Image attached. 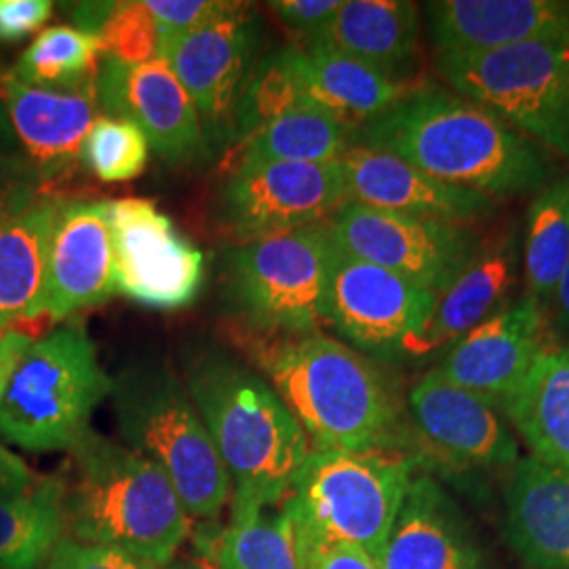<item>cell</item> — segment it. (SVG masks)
<instances>
[{
  "instance_id": "cell-1",
  "label": "cell",
  "mask_w": 569,
  "mask_h": 569,
  "mask_svg": "<svg viewBox=\"0 0 569 569\" xmlns=\"http://www.w3.org/2000/svg\"><path fill=\"white\" fill-rule=\"evenodd\" d=\"M260 371L317 451H406V409L387 371L359 350L319 331L241 338Z\"/></svg>"
},
{
  "instance_id": "cell-2",
  "label": "cell",
  "mask_w": 569,
  "mask_h": 569,
  "mask_svg": "<svg viewBox=\"0 0 569 569\" xmlns=\"http://www.w3.org/2000/svg\"><path fill=\"white\" fill-rule=\"evenodd\" d=\"M355 142L491 199L540 188L555 169L547 150L496 114L428 84L367 122Z\"/></svg>"
},
{
  "instance_id": "cell-3",
  "label": "cell",
  "mask_w": 569,
  "mask_h": 569,
  "mask_svg": "<svg viewBox=\"0 0 569 569\" xmlns=\"http://www.w3.org/2000/svg\"><path fill=\"white\" fill-rule=\"evenodd\" d=\"M186 388L230 481L232 500L281 507L310 453V441L258 369L220 348L186 361Z\"/></svg>"
},
{
  "instance_id": "cell-4",
  "label": "cell",
  "mask_w": 569,
  "mask_h": 569,
  "mask_svg": "<svg viewBox=\"0 0 569 569\" xmlns=\"http://www.w3.org/2000/svg\"><path fill=\"white\" fill-rule=\"evenodd\" d=\"M68 538L129 552L163 569L192 533V519L159 468L122 443L89 430L70 449Z\"/></svg>"
},
{
  "instance_id": "cell-5",
  "label": "cell",
  "mask_w": 569,
  "mask_h": 569,
  "mask_svg": "<svg viewBox=\"0 0 569 569\" xmlns=\"http://www.w3.org/2000/svg\"><path fill=\"white\" fill-rule=\"evenodd\" d=\"M112 403L122 446L152 462L194 521H218L232 481L182 380L164 366H136L114 378Z\"/></svg>"
},
{
  "instance_id": "cell-6",
  "label": "cell",
  "mask_w": 569,
  "mask_h": 569,
  "mask_svg": "<svg viewBox=\"0 0 569 569\" xmlns=\"http://www.w3.org/2000/svg\"><path fill=\"white\" fill-rule=\"evenodd\" d=\"M418 465L399 449H310L283 509L302 536L355 547L378 561Z\"/></svg>"
},
{
  "instance_id": "cell-7",
  "label": "cell",
  "mask_w": 569,
  "mask_h": 569,
  "mask_svg": "<svg viewBox=\"0 0 569 569\" xmlns=\"http://www.w3.org/2000/svg\"><path fill=\"white\" fill-rule=\"evenodd\" d=\"M112 388L84 327H60L13 367L0 399V439L32 453L70 451Z\"/></svg>"
},
{
  "instance_id": "cell-8",
  "label": "cell",
  "mask_w": 569,
  "mask_h": 569,
  "mask_svg": "<svg viewBox=\"0 0 569 569\" xmlns=\"http://www.w3.org/2000/svg\"><path fill=\"white\" fill-rule=\"evenodd\" d=\"M437 66L458 96L569 161V42L439 56Z\"/></svg>"
},
{
  "instance_id": "cell-9",
  "label": "cell",
  "mask_w": 569,
  "mask_h": 569,
  "mask_svg": "<svg viewBox=\"0 0 569 569\" xmlns=\"http://www.w3.org/2000/svg\"><path fill=\"white\" fill-rule=\"evenodd\" d=\"M333 249L327 222L232 249L226 258V284L244 329L305 333L326 326Z\"/></svg>"
},
{
  "instance_id": "cell-10",
  "label": "cell",
  "mask_w": 569,
  "mask_h": 569,
  "mask_svg": "<svg viewBox=\"0 0 569 569\" xmlns=\"http://www.w3.org/2000/svg\"><path fill=\"white\" fill-rule=\"evenodd\" d=\"M348 256L441 293L472 260L479 237L470 226L348 203L327 222Z\"/></svg>"
},
{
  "instance_id": "cell-11",
  "label": "cell",
  "mask_w": 569,
  "mask_h": 569,
  "mask_svg": "<svg viewBox=\"0 0 569 569\" xmlns=\"http://www.w3.org/2000/svg\"><path fill=\"white\" fill-rule=\"evenodd\" d=\"M258 47L260 23L244 2H232L216 20L164 41L163 58L197 106L211 152L234 146L239 103Z\"/></svg>"
},
{
  "instance_id": "cell-12",
  "label": "cell",
  "mask_w": 569,
  "mask_h": 569,
  "mask_svg": "<svg viewBox=\"0 0 569 569\" xmlns=\"http://www.w3.org/2000/svg\"><path fill=\"white\" fill-rule=\"evenodd\" d=\"M346 203L340 161L244 164L226 173L218 192V220L230 239L244 244L326 224Z\"/></svg>"
},
{
  "instance_id": "cell-13",
  "label": "cell",
  "mask_w": 569,
  "mask_h": 569,
  "mask_svg": "<svg viewBox=\"0 0 569 569\" xmlns=\"http://www.w3.org/2000/svg\"><path fill=\"white\" fill-rule=\"evenodd\" d=\"M112 239L114 289L154 310L194 302L203 284L204 258L157 204L146 199L106 201Z\"/></svg>"
},
{
  "instance_id": "cell-14",
  "label": "cell",
  "mask_w": 569,
  "mask_h": 569,
  "mask_svg": "<svg viewBox=\"0 0 569 569\" xmlns=\"http://www.w3.org/2000/svg\"><path fill=\"white\" fill-rule=\"evenodd\" d=\"M435 300L437 293L361 262L336 244L327 289V326L369 359L407 355Z\"/></svg>"
},
{
  "instance_id": "cell-15",
  "label": "cell",
  "mask_w": 569,
  "mask_h": 569,
  "mask_svg": "<svg viewBox=\"0 0 569 569\" xmlns=\"http://www.w3.org/2000/svg\"><path fill=\"white\" fill-rule=\"evenodd\" d=\"M96 103L106 117L136 122L167 163L192 164L211 157L197 106L164 58L124 63L103 56Z\"/></svg>"
},
{
  "instance_id": "cell-16",
  "label": "cell",
  "mask_w": 569,
  "mask_h": 569,
  "mask_svg": "<svg viewBox=\"0 0 569 569\" xmlns=\"http://www.w3.org/2000/svg\"><path fill=\"white\" fill-rule=\"evenodd\" d=\"M555 348L545 308L526 298L449 346L437 369L449 382L502 409L536 363Z\"/></svg>"
},
{
  "instance_id": "cell-17",
  "label": "cell",
  "mask_w": 569,
  "mask_h": 569,
  "mask_svg": "<svg viewBox=\"0 0 569 569\" xmlns=\"http://www.w3.org/2000/svg\"><path fill=\"white\" fill-rule=\"evenodd\" d=\"M416 435L437 458L460 467H510L519 446L496 407L449 382L435 367L407 395Z\"/></svg>"
},
{
  "instance_id": "cell-18",
  "label": "cell",
  "mask_w": 569,
  "mask_h": 569,
  "mask_svg": "<svg viewBox=\"0 0 569 569\" xmlns=\"http://www.w3.org/2000/svg\"><path fill=\"white\" fill-rule=\"evenodd\" d=\"M340 164L352 203L460 226L481 222L498 209V201L488 194L441 182L366 143H352Z\"/></svg>"
},
{
  "instance_id": "cell-19",
  "label": "cell",
  "mask_w": 569,
  "mask_h": 569,
  "mask_svg": "<svg viewBox=\"0 0 569 569\" xmlns=\"http://www.w3.org/2000/svg\"><path fill=\"white\" fill-rule=\"evenodd\" d=\"M0 98L13 127L20 154L42 186L60 182L82 164V143L96 122V91H58L0 77Z\"/></svg>"
},
{
  "instance_id": "cell-20",
  "label": "cell",
  "mask_w": 569,
  "mask_h": 569,
  "mask_svg": "<svg viewBox=\"0 0 569 569\" xmlns=\"http://www.w3.org/2000/svg\"><path fill=\"white\" fill-rule=\"evenodd\" d=\"M427 20L439 56L569 42L566 0H437L427 2Z\"/></svg>"
},
{
  "instance_id": "cell-21",
  "label": "cell",
  "mask_w": 569,
  "mask_h": 569,
  "mask_svg": "<svg viewBox=\"0 0 569 569\" xmlns=\"http://www.w3.org/2000/svg\"><path fill=\"white\" fill-rule=\"evenodd\" d=\"M112 239L103 203H60L49 243L42 315H68L106 302L114 289Z\"/></svg>"
},
{
  "instance_id": "cell-22",
  "label": "cell",
  "mask_w": 569,
  "mask_h": 569,
  "mask_svg": "<svg viewBox=\"0 0 569 569\" xmlns=\"http://www.w3.org/2000/svg\"><path fill=\"white\" fill-rule=\"evenodd\" d=\"M281 56L306 96L355 133L425 87L418 79H395L371 63L317 42L287 47Z\"/></svg>"
},
{
  "instance_id": "cell-23",
  "label": "cell",
  "mask_w": 569,
  "mask_h": 569,
  "mask_svg": "<svg viewBox=\"0 0 569 569\" xmlns=\"http://www.w3.org/2000/svg\"><path fill=\"white\" fill-rule=\"evenodd\" d=\"M515 281L517 247L512 234H498L491 243L479 244L467 268L437 296L407 355L425 357L458 342L470 329L507 308Z\"/></svg>"
},
{
  "instance_id": "cell-24",
  "label": "cell",
  "mask_w": 569,
  "mask_h": 569,
  "mask_svg": "<svg viewBox=\"0 0 569 569\" xmlns=\"http://www.w3.org/2000/svg\"><path fill=\"white\" fill-rule=\"evenodd\" d=\"M507 538L531 569H569V472L519 458L507 489Z\"/></svg>"
},
{
  "instance_id": "cell-25",
  "label": "cell",
  "mask_w": 569,
  "mask_h": 569,
  "mask_svg": "<svg viewBox=\"0 0 569 569\" xmlns=\"http://www.w3.org/2000/svg\"><path fill=\"white\" fill-rule=\"evenodd\" d=\"M380 569H477L479 557L448 493L416 475L378 559Z\"/></svg>"
},
{
  "instance_id": "cell-26",
  "label": "cell",
  "mask_w": 569,
  "mask_h": 569,
  "mask_svg": "<svg viewBox=\"0 0 569 569\" xmlns=\"http://www.w3.org/2000/svg\"><path fill=\"white\" fill-rule=\"evenodd\" d=\"M312 42L409 81L420 53V9L409 0H342Z\"/></svg>"
},
{
  "instance_id": "cell-27",
  "label": "cell",
  "mask_w": 569,
  "mask_h": 569,
  "mask_svg": "<svg viewBox=\"0 0 569 569\" xmlns=\"http://www.w3.org/2000/svg\"><path fill=\"white\" fill-rule=\"evenodd\" d=\"M58 211L60 201L41 199L0 228V331L42 315Z\"/></svg>"
},
{
  "instance_id": "cell-28",
  "label": "cell",
  "mask_w": 569,
  "mask_h": 569,
  "mask_svg": "<svg viewBox=\"0 0 569 569\" xmlns=\"http://www.w3.org/2000/svg\"><path fill=\"white\" fill-rule=\"evenodd\" d=\"M529 456L569 472V346H557L502 406Z\"/></svg>"
},
{
  "instance_id": "cell-29",
  "label": "cell",
  "mask_w": 569,
  "mask_h": 569,
  "mask_svg": "<svg viewBox=\"0 0 569 569\" xmlns=\"http://www.w3.org/2000/svg\"><path fill=\"white\" fill-rule=\"evenodd\" d=\"M357 133L323 106L293 103L277 119L230 150L228 169L262 163H331L355 143Z\"/></svg>"
},
{
  "instance_id": "cell-30",
  "label": "cell",
  "mask_w": 569,
  "mask_h": 569,
  "mask_svg": "<svg viewBox=\"0 0 569 569\" xmlns=\"http://www.w3.org/2000/svg\"><path fill=\"white\" fill-rule=\"evenodd\" d=\"M216 545V569H306L300 531L281 507L230 502Z\"/></svg>"
},
{
  "instance_id": "cell-31",
  "label": "cell",
  "mask_w": 569,
  "mask_h": 569,
  "mask_svg": "<svg viewBox=\"0 0 569 569\" xmlns=\"http://www.w3.org/2000/svg\"><path fill=\"white\" fill-rule=\"evenodd\" d=\"M66 483L41 477L20 496L0 500V569H41L68 536Z\"/></svg>"
},
{
  "instance_id": "cell-32",
  "label": "cell",
  "mask_w": 569,
  "mask_h": 569,
  "mask_svg": "<svg viewBox=\"0 0 569 569\" xmlns=\"http://www.w3.org/2000/svg\"><path fill=\"white\" fill-rule=\"evenodd\" d=\"M102 42L74 26L42 30L11 70L20 81L58 91H96Z\"/></svg>"
},
{
  "instance_id": "cell-33",
  "label": "cell",
  "mask_w": 569,
  "mask_h": 569,
  "mask_svg": "<svg viewBox=\"0 0 569 569\" xmlns=\"http://www.w3.org/2000/svg\"><path fill=\"white\" fill-rule=\"evenodd\" d=\"M569 260V173L547 186L529 207L526 279L529 300L549 306Z\"/></svg>"
},
{
  "instance_id": "cell-34",
  "label": "cell",
  "mask_w": 569,
  "mask_h": 569,
  "mask_svg": "<svg viewBox=\"0 0 569 569\" xmlns=\"http://www.w3.org/2000/svg\"><path fill=\"white\" fill-rule=\"evenodd\" d=\"M150 142L136 122L100 117L82 143V164L106 183L140 178L148 164Z\"/></svg>"
},
{
  "instance_id": "cell-35",
  "label": "cell",
  "mask_w": 569,
  "mask_h": 569,
  "mask_svg": "<svg viewBox=\"0 0 569 569\" xmlns=\"http://www.w3.org/2000/svg\"><path fill=\"white\" fill-rule=\"evenodd\" d=\"M305 98L306 93L291 77L281 51L260 58L249 74L239 103L234 146Z\"/></svg>"
},
{
  "instance_id": "cell-36",
  "label": "cell",
  "mask_w": 569,
  "mask_h": 569,
  "mask_svg": "<svg viewBox=\"0 0 569 569\" xmlns=\"http://www.w3.org/2000/svg\"><path fill=\"white\" fill-rule=\"evenodd\" d=\"M103 56L124 63L163 58L164 37L142 0L114 2L100 32Z\"/></svg>"
},
{
  "instance_id": "cell-37",
  "label": "cell",
  "mask_w": 569,
  "mask_h": 569,
  "mask_svg": "<svg viewBox=\"0 0 569 569\" xmlns=\"http://www.w3.org/2000/svg\"><path fill=\"white\" fill-rule=\"evenodd\" d=\"M39 173L21 154L0 157V228L41 201Z\"/></svg>"
},
{
  "instance_id": "cell-38",
  "label": "cell",
  "mask_w": 569,
  "mask_h": 569,
  "mask_svg": "<svg viewBox=\"0 0 569 569\" xmlns=\"http://www.w3.org/2000/svg\"><path fill=\"white\" fill-rule=\"evenodd\" d=\"M42 569H159L110 547L63 538Z\"/></svg>"
},
{
  "instance_id": "cell-39",
  "label": "cell",
  "mask_w": 569,
  "mask_h": 569,
  "mask_svg": "<svg viewBox=\"0 0 569 569\" xmlns=\"http://www.w3.org/2000/svg\"><path fill=\"white\" fill-rule=\"evenodd\" d=\"M230 4L226 0H146V9L159 23L164 41L216 20Z\"/></svg>"
},
{
  "instance_id": "cell-40",
  "label": "cell",
  "mask_w": 569,
  "mask_h": 569,
  "mask_svg": "<svg viewBox=\"0 0 569 569\" xmlns=\"http://www.w3.org/2000/svg\"><path fill=\"white\" fill-rule=\"evenodd\" d=\"M340 4L342 0H277L268 7L300 47L319 37Z\"/></svg>"
},
{
  "instance_id": "cell-41",
  "label": "cell",
  "mask_w": 569,
  "mask_h": 569,
  "mask_svg": "<svg viewBox=\"0 0 569 569\" xmlns=\"http://www.w3.org/2000/svg\"><path fill=\"white\" fill-rule=\"evenodd\" d=\"M53 13L51 0H0V42L16 44L41 30Z\"/></svg>"
},
{
  "instance_id": "cell-42",
  "label": "cell",
  "mask_w": 569,
  "mask_h": 569,
  "mask_svg": "<svg viewBox=\"0 0 569 569\" xmlns=\"http://www.w3.org/2000/svg\"><path fill=\"white\" fill-rule=\"evenodd\" d=\"M300 540L305 550L306 569H380L373 557L355 547L317 540L302 533Z\"/></svg>"
},
{
  "instance_id": "cell-43",
  "label": "cell",
  "mask_w": 569,
  "mask_h": 569,
  "mask_svg": "<svg viewBox=\"0 0 569 569\" xmlns=\"http://www.w3.org/2000/svg\"><path fill=\"white\" fill-rule=\"evenodd\" d=\"M41 477L21 460L18 453L0 443V500L20 496L34 488Z\"/></svg>"
},
{
  "instance_id": "cell-44",
  "label": "cell",
  "mask_w": 569,
  "mask_h": 569,
  "mask_svg": "<svg viewBox=\"0 0 569 569\" xmlns=\"http://www.w3.org/2000/svg\"><path fill=\"white\" fill-rule=\"evenodd\" d=\"M30 345H32V340L20 331L0 333V399H2V392H4L13 367L20 361L21 355L28 350Z\"/></svg>"
},
{
  "instance_id": "cell-45",
  "label": "cell",
  "mask_w": 569,
  "mask_h": 569,
  "mask_svg": "<svg viewBox=\"0 0 569 569\" xmlns=\"http://www.w3.org/2000/svg\"><path fill=\"white\" fill-rule=\"evenodd\" d=\"M112 7H114V2H81V4H77L72 11L74 28H79L87 34L100 37Z\"/></svg>"
},
{
  "instance_id": "cell-46",
  "label": "cell",
  "mask_w": 569,
  "mask_h": 569,
  "mask_svg": "<svg viewBox=\"0 0 569 569\" xmlns=\"http://www.w3.org/2000/svg\"><path fill=\"white\" fill-rule=\"evenodd\" d=\"M550 305H555V308H557L559 323L569 331V260L566 268H563V272H561V279L557 283Z\"/></svg>"
},
{
  "instance_id": "cell-47",
  "label": "cell",
  "mask_w": 569,
  "mask_h": 569,
  "mask_svg": "<svg viewBox=\"0 0 569 569\" xmlns=\"http://www.w3.org/2000/svg\"><path fill=\"white\" fill-rule=\"evenodd\" d=\"M4 154H20V146H18L13 127L9 122L4 103L0 98V157H4Z\"/></svg>"
},
{
  "instance_id": "cell-48",
  "label": "cell",
  "mask_w": 569,
  "mask_h": 569,
  "mask_svg": "<svg viewBox=\"0 0 569 569\" xmlns=\"http://www.w3.org/2000/svg\"><path fill=\"white\" fill-rule=\"evenodd\" d=\"M163 569H216L211 568L209 563L197 561V559H173L167 568Z\"/></svg>"
},
{
  "instance_id": "cell-49",
  "label": "cell",
  "mask_w": 569,
  "mask_h": 569,
  "mask_svg": "<svg viewBox=\"0 0 569 569\" xmlns=\"http://www.w3.org/2000/svg\"><path fill=\"white\" fill-rule=\"evenodd\" d=\"M0 333H4V331H0Z\"/></svg>"
}]
</instances>
